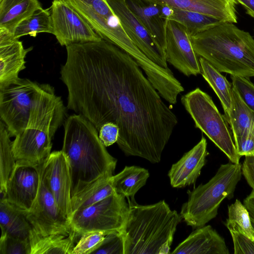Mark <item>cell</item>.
<instances>
[{
  "label": "cell",
  "mask_w": 254,
  "mask_h": 254,
  "mask_svg": "<svg viewBox=\"0 0 254 254\" xmlns=\"http://www.w3.org/2000/svg\"><path fill=\"white\" fill-rule=\"evenodd\" d=\"M61 79L68 109L99 131L107 123L119 127L117 141L127 156L159 163L178 119L127 53L110 42L66 47Z\"/></svg>",
  "instance_id": "1"
},
{
  "label": "cell",
  "mask_w": 254,
  "mask_h": 254,
  "mask_svg": "<svg viewBox=\"0 0 254 254\" xmlns=\"http://www.w3.org/2000/svg\"><path fill=\"white\" fill-rule=\"evenodd\" d=\"M62 150L69 164L72 197L103 176L113 173L117 160L107 151L95 127L80 114L64 122Z\"/></svg>",
  "instance_id": "2"
},
{
  "label": "cell",
  "mask_w": 254,
  "mask_h": 254,
  "mask_svg": "<svg viewBox=\"0 0 254 254\" xmlns=\"http://www.w3.org/2000/svg\"><path fill=\"white\" fill-rule=\"evenodd\" d=\"M129 211L120 231L124 243V254H167L178 225L183 219L170 209L165 200L140 205L134 196L127 197Z\"/></svg>",
  "instance_id": "3"
},
{
  "label": "cell",
  "mask_w": 254,
  "mask_h": 254,
  "mask_svg": "<svg viewBox=\"0 0 254 254\" xmlns=\"http://www.w3.org/2000/svg\"><path fill=\"white\" fill-rule=\"evenodd\" d=\"M190 38L197 56L220 72L254 77V39L249 32L223 22Z\"/></svg>",
  "instance_id": "4"
},
{
  "label": "cell",
  "mask_w": 254,
  "mask_h": 254,
  "mask_svg": "<svg viewBox=\"0 0 254 254\" xmlns=\"http://www.w3.org/2000/svg\"><path fill=\"white\" fill-rule=\"evenodd\" d=\"M65 116L61 98L52 86L42 84L26 128L12 141L16 162L35 166L43 163L51 153L52 140Z\"/></svg>",
  "instance_id": "5"
},
{
  "label": "cell",
  "mask_w": 254,
  "mask_h": 254,
  "mask_svg": "<svg viewBox=\"0 0 254 254\" xmlns=\"http://www.w3.org/2000/svg\"><path fill=\"white\" fill-rule=\"evenodd\" d=\"M242 165L231 162L220 165L215 175L206 184L188 190V200L180 215L188 225L196 229L216 217L221 203L232 199L240 181Z\"/></svg>",
  "instance_id": "6"
},
{
  "label": "cell",
  "mask_w": 254,
  "mask_h": 254,
  "mask_svg": "<svg viewBox=\"0 0 254 254\" xmlns=\"http://www.w3.org/2000/svg\"><path fill=\"white\" fill-rule=\"evenodd\" d=\"M181 102L193 120L195 127L204 133L228 157L240 163L233 135L225 117L211 97L199 88L182 96Z\"/></svg>",
  "instance_id": "7"
},
{
  "label": "cell",
  "mask_w": 254,
  "mask_h": 254,
  "mask_svg": "<svg viewBox=\"0 0 254 254\" xmlns=\"http://www.w3.org/2000/svg\"><path fill=\"white\" fill-rule=\"evenodd\" d=\"M125 197L115 192L102 200L75 211L70 219L72 229L80 236L89 232L120 231L129 211Z\"/></svg>",
  "instance_id": "8"
},
{
  "label": "cell",
  "mask_w": 254,
  "mask_h": 254,
  "mask_svg": "<svg viewBox=\"0 0 254 254\" xmlns=\"http://www.w3.org/2000/svg\"><path fill=\"white\" fill-rule=\"evenodd\" d=\"M103 39L114 44L133 58L141 50L124 30L107 0H65Z\"/></svg>",
  "instance_id": "9"
},
{
  "label": "cell",
  "mask_w": 254,
  "mask_h": 254,
  "mask_svg": "<svg viewBox=\"0 0 254 254\" xmlns=\"http://www.w3.org/2000/svg\"><path fill=\"white\" fill-rule=\"evenodd\" d=\"M41 84L27 78L0 89V117L10 135L16 136L26 128L32 106Z\"/></svg>",
  "instance_id": "10"
},
{
  "label": "cell",
  "mask_w": 254,
  "mask_h": 254,
  "mask_svg": "<svg viewBox=\"0 0 254 254\" xmlns=\"http://www.w3.org/2000/svg\"><path fill=\"white\" fill-rule=\"evenodd\" d=\"M43 165L44 163L38 193L31 208L25 212L26 217L32 230L38 235L68 236L72 231L70 222L61 212L47 186L43 172Z\"/></svg>",
  "instance_id": "11"
},
{
  "label": "cell",
  "mask_w": 254,
  "mask_h": 254,
  "mask_svg": "<svg viewBox=\"0 0 254 254\" xmlns=\"http://www.w3.org/2000/svg\"><path fill=\"white\" fill-rule=\"evenodd\" d=\"M53 34L61 46L99 41L102 38L65 0H54L51 6Z\"/></svg>",
  "instance_id": "12"
},
{
  "label": "cell",
  "mask_w": 254,
  "mask_h": 254,
  "mask_svg": "<svg viewBox=\"0 0 254 254\" xmlns=\"http://www.w3.org/2000/svg\"><path fill=\"white\" fill-rule=\"evenodd\" d=\"M166 40L167 62L187 76L200 74L199 57L193 49L190 36L184 26L169 20Z\"/></svg>",
  "instance_id": "13"
},
{
  "label": "cell",
  "mask_w": 254,
  "mask_h": 254,
  "mask_svg": "<svg viewBox=\"0 0 254 254\" xmlns=\"http://www.w3.org/2000/svg\"><path fill=\"white\" fill-rule=\"evenodd\" d=\"M43 172L58 207L70 222L72 215L71 177L69 162L62 150L51 153L44 163Z\"/></svg>",
  "instance_id": "14"
},
{
  "label": "cell",
  "mask_w": 254,
  "mask_h": 254,
  "mask_svg": "<svg viewBox=\"0 0 254 254\" xmlns=\"http://www.w3.org/2000/svg\"><path fill=\"white\" fill-rule=\"evenodd\" d=\"M43 163L35 166L16 162L7 182L5 195L0 198H6L24 212L29 211L38 193Z\"/></svg>",
  "instance_id": "15"
},
{
  "label": "cell",
  "mask_w": 254,
  "mask_h": 254,
  "mask_svg": "<svg viewBox=\"0 0 254 254\" xmlns=\"http://www.w3.org/2000/svg\"><path fill=\"white\" fill-rule=\"evenodd\" d=\"M126 2L166 60V30L171 7L150 0H126Z\"/></svg>",
  "instance_id": "16"
},
{
  "label": "cell",
  "mask_w": 254,
  "mask_h": 254,
  "mask_svg": "<svg viewBox=\"0 0 254 254\" xmlns=\"http://www.w3.org/2000/svg\"><path fill=\"white\" fill-rule=\"evenodd\" d=\"M131 40L151 61L158 65L168 68L167 61L163 58L152 39L128 7L126 0H107Z\"/></svg>",
  "instance_id": "17"
},
{
  "label": "cell",
  "mask_w": 254,
  "mask_h": 254,
  "mask_svg": "<svg viewBox=\"0 0 254 254\" xmlns=\"http://www.w3.org/2000/svg\"><path fill=\"white\" fill-rule=\"evenodd\" d=\"M32 47L24 49L12 33L0 29V89L16 82L25 68V57Z\"/></svg>",
  "instance_id": "18"
},
{
  "label": "cell",
  "mask_w": 254,
  "mask_h": 254,
  "mask_svg": "<svg viewBox=\"0 0 254 254\" xmlns=\"http://www.w3.org/2000/svg\"><path fill=\"white\" fill-rule=\"evenodd\" d=\"M207 141L202 136L200 141L172 165L168 176L173 188H181L194 184L206 163Z\"/></svg>",
  "instance_id": "19"
},
{
  "label": "cell",
  "mask_w": 254,
  "mask_h": 254,
  "mask_svg": "<svg viewBox=\"0 0 254 254\" xmlns=\"http://www.w3.org/2000/svg\"><path fill=\"white\" fill-rule=\"evenodd\" d=\"M176 254H229L224 239L210 225L193 231L171 253Z\"/></svg>",
  "instance_id": "20"
},
{
  "label": "cell",
  "mask_w": 254,
  "mask_h": 254,
  "mask_svg": "<svg viewBox=\"0 0 254 254\" xmlns=\"http://www.w3.org/2000/svg\"><path fill=\"white\" fill-rule=\"evenodd\" d=\"M171 8L197 12L224 22H237L234 0H150Z\"/></svg>",
  "instance_id": "21"
},
{
  "label": "cell",
  "mask_w": 254,
  "mask_h": 254,
  "mask_svg": "<svg viewBox=\"0 0 254 254\" xmlns=\"http://www.w3.org/2000/svg\"><path fill=\"white\" fill-rule=\"evenodd\" d=\"M80 237L73 230L68 236L52 234L43 236L31 229L29 238L30 254H72L75 243Z\"/></svg>",
  "instance_id": "22"
},
{
  "label": "cell",
  "mask_w": 254,
  "mask_h": 254,
  "mask_svg": "<svg viewBox=\"0 0 254 254\" xmlns=\"http://www.w3.org/2000/svg\"><path fill=\"white\" fill-rule=\"evenodd\" d=\"M41 9L38 0H0V29L13 34L21 21Z\"/></svg>",
  "instance_id": "23"
},
{
  "label": "cell",
  "mask_w": 254,
  "mask_h": 254,
  "mask_svg": "<svg viewBox=\"0 0 254 254\" xmlns=\"http://www.w3.org/2000/svg\"><path fill=\"white\" fill-rule=\"evenodd\" d=\"M0 226L1 234L29 240L32 226L25 212L5 198H0Z\"/></svg>",
  "instance_id": "24"
},
{
  "label": "cell",
  "mask_w": 254,
  "mask_h": 254,
  "mask_svg": "<svg viewBox=\"0 0 254 254\" xmlns=\"http://www.w3.org/2000/svg\"><path fill=\"white\" fill-rule=\"evenodd\" d=\"M234 142L254 130V112L233 87L231 107L228 119Z\"/></svg>",
  "instance_id": "25"
},
{
  "label": "cell",
  "mask_w": 254,
  "mask_h": 254,
  "mask_svg": "<svg viewBox=\"0 0 254 254\" xmlns=\"http://www.w3.org/2000/svg\"><path fill=\"white\" fill-rule=\"evenodd\" d=\"M113 173H108L71 197L72 213L112 195L115 192Z\"/></svg>",
  "instance_id": "26"
},
{
  "label": "cell",
  "mask_w": 254,
  "mask_h": 254,
  "mask_svg": "<svg viewBox=\"0 0 254 254\" xmlns=\"http://www.w3.org/2000/svg\"><path fill=\"white\" fill-rule=\"evenodd\" d=\"M199 62L200 74L218 97L227 120L232 104V84L221 73V72L204 59L199 57Z\"/></svg>",
  "instance_id": "27"
},
{
  "label": "cell",
  "mask_w": 254,
  "mask_h": 254,
  "mask_svg": "<svg viewBox=\"0 0 254 254\" xmlns=\"http://www.w3.org/2000/svg\"><path fill=\"white\" fill-rule=\"evenodd\" d=\"M149 177L148 171L143 168L126 166L119 173L113 175L115 191L125 196H134L138 190L144 186Z\"/></svg>",
  "instance_id": "28"
},
{
  "label": "cell",
  "mask_w": 254,
  "mask_h": 254,
  "mask_svg": "<svg viewBox=\"0 0 254 254\" xmlns=\"http://www.w3.org/2000/svg\"><path fill=\"white\" fill-rule=\"evenodd\" d=\"M168 20L177 21L184 26L190 37L224 22L197 12L171 7Z\"/></svg>",
  "instance_id": "29"
},
{
  "label": "cell",
  "mask_w": 254,
  "mask_h": 254,
  "mask_svg": "<svg viewBox=\"0 0 254 254\" xmlns=\"http://www.w3.org/2000/svg\"><path fill=\"white\" fill-rule=\"evenodd\" d=\"M5 124L0 121V198L4 196L7 182L16 165L12 141Z\"/></svg>",
  "instance_id": "30"
},
{
  "label": "cell",
  "mask_w": 254,
  "mask_h": 254,
  "mask_svg": "<svg viewBox=\"0 0 254 254\" xmlns=\"http://www.w3.org/2000/svg\"><path fill=\"white\" fill-rule=\"evenodd\" d=\"M39 33L53 34L51 11L49 9L38 10L21 21L15 27L13 35L15 38L26 35L36 37Z\"/></svg>",
  "instance_id": "31"
},
{
  "label": "cell",
  "mask_w": 254,
  "mask_h": 254,
  "mask_svg": "<svg viewBox=\"0 0 254 254\" xmlns=\"http://www.w3.org/2000/svg\"><path fill=\"white\" fill-rule=\"evenodd\" d=\"M228 208V217L225 225L229 231L241 233L254 240V229L249 213L244 204L237 199Z\"/></svg>",
  "instance_id": "32"
},
{
  "label": "cell",
  "mask_w": 254,
  "mask_h": 254,
  "mask_svg": "<svg viewBox=\"0 0 254 254\" xmlns=\"http://www.w3.org/2000/svg\"><path fill=\"white\" fill-rule=\"evenodd\" d=\"M107 234L99 231L83 233L75 245L72 254H93L101 246Z\"/></svg>",
  "instance_id": "33"
},
{
  "label": "cell",
  "mask_w": 254,
  "mask_h": 254,
  "mask_svg": "<svg viewBox=\"0 0 254 254\" xmlns=\"http://www.w3.org/2000/svg\"><path fill=\"white\" fill-rule=\"evenodd\" d=\"M29 240H22L6 234H1L0 254H30Z\"/></svg>",
  "instance_id": "34"
},
{
  "label": "cell",
  "mask_w": 254,
  "mask_h": 254,
  "mask_svg": "<svg viewBox=\"0 0 254 254\" xmlns=\"http://www.w3.org/2000/svg\"><path fill=\"white\" fill-rule=\"evenodd\" d=\"M94 254H124V243L120 231L108 233L101 246L95 250Z\"/></svg>",
  "instance_id": "35"
},
{
  "label": "cell",
  "mask_w": 254,
  "mask_h": 254,
  "mask_svg": "<svg viewBox=\"0 0 254 254\" xmlns=\"http://www.w3.org/2000/svg\"><path fill=\"white\" fill-rule=\"evenodd\" d=\"M233 87L246 105L254 112V84L249 78L230 76Z\"/></svg>",
  "instance_id": "36"
},
{
  "label": "cell",
  "mask_w": 254,
  "mask_h": 254,
  "mask_svg": "<svg viewBox=\"0 0 254 254\" xmlns=\"http://www.w3.org/2000/svg\"><path fill=\"white\" fill-rule=\"evenodd\" d=\"M235 254H254V240L245 235L235 231H230Z\"/></svg>",
  "instance_id": "37"
},
{
  "label": "cell",
  "mask_w": 254,
  "mask_h": 254,
  "mask_svg": "<svg viewBox=\"0 0 254 254\" xmlns=\"http://www.w3.org/2000/svg\"><path fill=\"white\" fill-rule=\"evenodd\" d=\"M120 129L119 127L113 123L104 124L99 131V137L105 147L109 146L117 142Z\"/></svg>",
  "instance_id": "38"
},
{
  "label": "cell",
  "mask_w": 254,
  "mask_h": 254,
  "mask_svg": "<svg viewBox=\"0 0 254 254\" xmlns=\"http://www.w3.org/2000/svg\"><path fill=\"white\" fill-rule=\"evenodd\" d=\"M237 152L243 156L254 155V130L234 142Z\"/></svg>",
  "instance_id": "39"
},
{
  "label": "cell",
  "mask_w": 254,
  "mask_h": 254,
  "mask_svg": "<svg viewBox=\"0 0 254 254\" xmlns=\"http://www.w3.org/2000/svg\"><path fill=\"white\" fill-rule=\"evenodd\" d=\"M241 169L242 175L254 192V155L245 156Z\"/></svg>",
  "instance_id": "40"
},
{
  "label": "cell",
  "mask_w": 254,
  "mask_h": 254,
  "mask_svg": "<svg viewBox=\"0 0 254 254\" xmlns=\"http://www.w3.org/2000/svg\"><path fill=\"white\" fill-rule=\"evenodd\" d=\"M243 202L249 213L250 218L254 220V192L252 190L251 193L244 199Z\"/></svg>",
  "instance_id": "41"
},
{
  "label": "cell",
  "mask_w": 254,
  "mask_h": 254,
  "mask_svg": "<svg viewBox=\"0 0 254 254\" xmlns=\"http://www.w3.org/2000/svg\"><path fill=\"white\" fill-rule=\"evenodd\" d=\"M236 4H240L246 10V13L254 18V0H234Z\"/></svg>",
  "instance_id": "42"
},
{
  "label": "cell",
  "mask_w": 254,
  "mask_h": 254,
  "mask_svg": "<svg viewBox=\"0 0 254 254\" xmlns=\"http://www.w3.org/2000/svg\"><path fill=\"white\" fill-rule=\"evenodd\" d=\"M251 223H252V226L254 229V220L251 218Z\"/></svg>",
  "instance_id": "43"
}]
</instances>
